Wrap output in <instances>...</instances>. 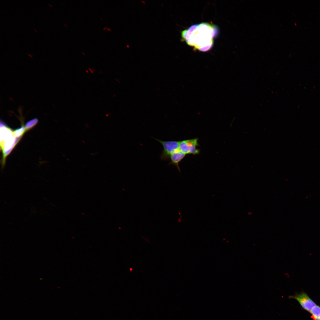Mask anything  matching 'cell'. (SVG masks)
I'll return each instance as SVG.
<instances>
[{
    "label": "cell",
    "mask_w": 320,
    "mask_h": 320,
    "mask_svg": "<svg viewBox=\"0 0 320 320\" xmlns=\"http://www.w3.org/2000/svg\"><path fill=\"white\" fill-rule=\"evenodd\" d=\"M86 72H87V73H89V71L88 70H86Z\"/></svg>",
    "instance_id": "cell-9"
},
{
    "label": "cell",
    "mask_w": 320,
    "mask_h": 320,
    "mask_svg": "<svg viewBox=\"0 0 320 320\" xmlns=\"http://www.w3.org/2000/svg\"><path fill=\"white\" fill-rule=\"evenodd\" d=\"M88 69H89V71H90L91 73H92V74H93V73H94V72L93 71V70H92V69H91V68H88Z\"/></svg>",
    "instance_id": "cell-7"
},
{
    "label": "cell",
    "mask_w": 320,
    "mask_h": 320,
    "mask_svg": "<svg viewBox=\"0 0 320 320\" xmlns=\"http://www.w3.org/2000/svg\"><path fill=\"white\" fill-rule=\"evenodd\" d=\"M199 146L197 138L184 140L180 141L179 149L185 155H196L200 152L199 149L197 148Z\"/></svg>",
    "instance_id": "cell-3"
},
{
    "label": "cell",
    "mask_w": 320,
    "mask_h": 320,
    "mask_svg": "<svg viewBox=\"0 0 320 320\" xmlns=\"http://www.w3.org/2000/svg\"><path fill=\"white\" fill-rule=\"evenodd\" d=\"M107 29L108 30H110V31H111V29H110V28H107Z\"/></svg>",
    "instance_id": "cell-10"
},
{
    "label": "cell",
    "mask_w": 320,
    "mask_h": 320,
    "mask_svg": "<svg viewBox=\"0 0 320 320\" xmlns=\"http://www.w3.org/2000/svg\"><path fill=\"white\" fill-rule=\"evenodd\" d=\"M313 319L320 318V307L316 305L310 311Z\"/></svg>",
    "instance_id": "cell-6"
},
{
    "label": "cell",
    "mask_w": 320,
    "mask_h": 320,
    "mask_svg": "<svg viewBox=\"0 0 320 320\" xmlns=\"http://www.w3.org/2000/svg\"><path fill=\"white\" fill-rule=\"evenodd\" d=\"M186 155L184 154L179 150L174 152L171 155L169 159L170 161L169 164H172L176 166L179 171H180L179 164L181 161L184 158Z\"/></svg>",
    "instance_id": "cell-5"
},
{
    "label": "cell",
    "mask_w": 320,
    "mask_h": 320,
    "mask_svg": "<svg viewBox=\"0 0 320 320\" xmlns=\"http://www.w3.org/2000/svg\"><path fill=\"white\" fill-rule=\"evenodd\" d=\"M289 297L296 299L303 308L307 311L310 312L316 305L307 294L303 292L294 295L289 296Z\"/></svg>",
    "instance_id": "cell-4"
},
{
    "label": "cell",
    "mask_w": 320,
    "mask_h": 320,
    "mask_svg": "<svg viewBox=\"0 0 320 320\" xmlns=\"http://www.w3.org/2000/svg\"><path fill=\"white\" fill-rule=\"evenodd\" d=\"M218 29L213 24L203 23L194 25L181 32V40L202 51L210 49L217 36Z\"/></svg>",
    "instance_id": "cell-1"
},
{
    "label": "cell",
    "mask_w": 320,
    "mask_h": 320,
    "mask_svg": "<svg viewBox=\"0 0 320 320\" xmlns=\"http://www.w3.org/2000/svg\"><path fill=\"white\" fill-rule=\"evenodd\" d=\"M162 145L163 147L162 151L160 157L163 161H168L171 154L178 151L180 141L171 140L163 141L154 138Z\"/></svg>",
    "instance_id": "cell-2"
},
{
    "label": "cell",
    "mask_w": 320,
    "mask_h": 320,
    "mask_svg": "<svg viewBox=\"0 0 320 320\" xmlns=\"http://www.w3.org/2000/svg\"><path fill=\"white\" fill-rule=\"evenodd\" d=\"M314 319V320H320V318H315V319Z\"/></svg>",
    "instance_id": "cell-8"
}]
</instances>
